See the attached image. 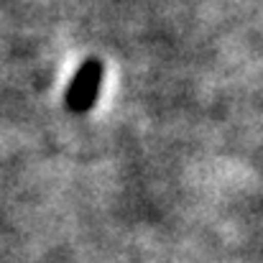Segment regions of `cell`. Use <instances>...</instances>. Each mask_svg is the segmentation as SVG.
Segmentation results:
<instances>
[{
  "mask_svg": "<svg viewBox=\"0 0 263 263\" xmlns=\"http://www.w3.org/2000/svg\"><path fill=\"white\" fill-rule=\"evenodd\" d=\"M100 85H102V67L97 62L82 64V69L77 72V77L72 80V85L67 89L69 110H87V107H92V102L97 100Z\"/></svg>",
  "mask_w": 263,
  "mask_h": 263,
  "instance_id": "6da1fadb",
  "label": "cell"
}]
</instances>
